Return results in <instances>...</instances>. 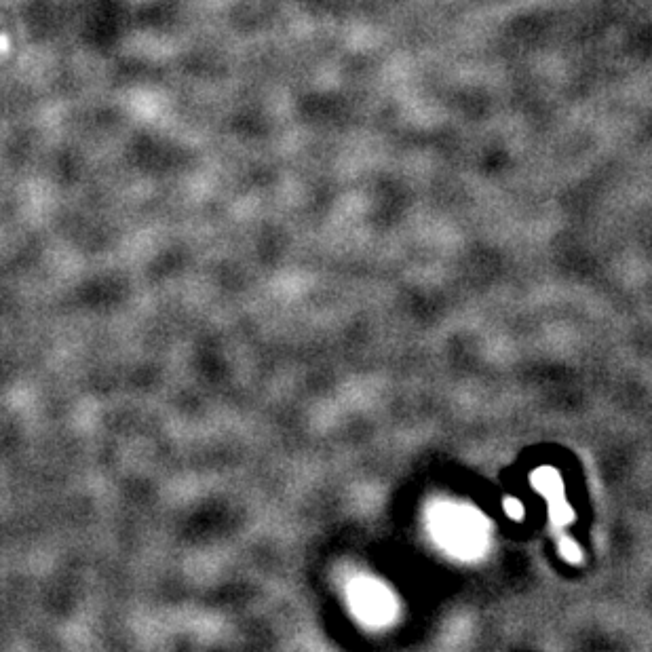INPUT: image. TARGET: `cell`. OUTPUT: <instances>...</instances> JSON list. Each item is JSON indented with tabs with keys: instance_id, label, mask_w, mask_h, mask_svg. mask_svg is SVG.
I'll use <instances>...</instances> for the list:
<instances>
[{
	"instance_id": "6da1fadb",
	"label": "cell",
	"mask_w": 652,
	"mask_h": 652,
	"mask_svg": "<svg viewBox=\"0 0 652 652\" xmlns=\"http://www.w3.org/2000/svg\"><path fill=\"white\" fill-rule=\"evenodd\" d=\"M431 530L437 543L456 558H477L488 547L486 517L469 507L439 505L431 513Z\"/></svg>"
},
{
	"instance_id": "7a4b0ae2",
	"label": "cell",
	"mask_w": 652,
	"mask_h": 652,
	"mask_svg": "<svg viewBox=\"0 0 652 652\" xmlns=\"http://www.w3.org/2000/svg\"><path fill=\"white\" fill-rule=\"evenodd\" d=\"M351 606L355 615L370 625H385L395 617V600L391 591L378 581H355L351 585Z\"/></svg>"
},
{
	"instance_id": "3957f363",
	"label": "cell",
	"mask_w": 652,
	"mask_h": 652,
	"mask_svg": "<svg viewBox=\"0 0 652 652\" xmlns=\"http://www.w3.org/2000/svg\"><path fill=\"white\" fill-rule=\"evenodd\" d=\"M532 486L549 501V515L555 528H564L574 520V511L564 498V482L551 467H541L532 473Z\"/></svg>"
},
{
	"instance_id": "277c9868",
	"label": "cell",
	"mask_w": 652,
	"mask_h": 652,
	"mask_svg": "<svg viewBox=\"0 0 652 652\" xmlns=\"http://www.w3.org/2000/svg\"><path fill=\"white\" fill-rule=\"evenodd\" d=\"M560 553H562V558L568 560V562H581L583 560V553H581V547L574 543L570 536H560Z\"/></svg>"
},
{
	"instance_id": "5b68a950",
	"label": "cell",
	"mask_w": 652,
	"mask_h": 652,
	"mask_svg": "<svg viewBox=\"0 0 652 652\" xmlns=\"http://www.w3.org/2000/svg\"><path fill=\"white\" fill-rule=\"evenodd\" d=\"M505 511H507L509 517H513V520H522V517H524L522 503L517 501V498H511V496L505 498Z\"/></svg>"
}]
</instances>
